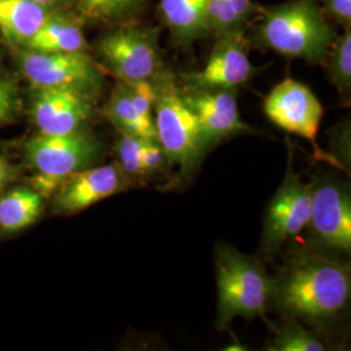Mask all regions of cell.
Instances as JSON below:
<instances>
[{
  "label": "cell",
  "mask_w": 351,
  "mask_h": 351,
  "mask_svg": "<svg viewBox=\"0 0 351 351\" xmlns=\"http://www.w3.org/2000/svg\"><path fill=\"white\" fill-rule=\"evenodd\" d=\"M78 12L94 21H112L137 12L145 0H75Z\"/></svg>",
  "instance_id": "603a6c76"
},
{
  "label": "cell",
  "mask_w": 351,
  "mask_h": 351,
  "mask_svg": "<svg viewBox=\"0 0 351 351\" xmlns=\"http://www.w3.org/2000/svg\"><path fill=\"white\" fill-rule=\"evenodd\" d=\"M350 295L349 264L314 251H295L274 278L271 302L287 316L316 324L342 313Z\"/></svg>",
  "instance_id": "6da1fadb"
},
{
  "label": "cell",
  "mask_w": 351,
  "mask_h": 351,
  "mask_svg": "<svg viewBox=\"0 0 351 351\" xmlns=\"http://www.w3.org/2000/svg\"><path fill=\"white\" fill-rule=\"evenodd\" d=\"M313 203V182L306 184L291 168L288 169L282 184L277 189L264 216L261 254L272 256L284 243L297 237L308 226Z\"/></svg>",
  "instance_id": "ba28073f"
},
{
  "label": "cell",
  "mask_w": 351,
  "mask_h": 351,
  "mask_svg": "<svg viewBox=\"0 0 351 351\" xmlns=\"http://www.w3.org/2000/svg\"><path fill=\"white\" fill-rule=\"evenodd\" d=\"M33 1H36L39 5H43V7L50 10V8H53V7L62 5V4L69 1V0H33Z\"/></svg>",
  "instance_id": "f546056e"
},
{
  "label": "cell",
  "mask_w": 351,
  "mask_h": 351,
  "mask_svg": "<svg viewBox=\"0 0 351 351\" xmlns=\"http://www.w3.org/2000/svg\"><path fill=\"white\" fill-rule=\"evenodd\" d=\"M254 11L251 0H207L210 29L216 37L242 30Z\"/></svg>",
  "instance_id": "ffe728a7"
},
{
  "label": "cell",
  "mask_w": 351,
  "mask_h": 351,
  "mask_svg": "<svg viewBox=\"0 0 351 351\" xmlns=\"http://www.w3.org/2000/svg\"><path fill=\"white\" fill-rule=\"evenodd\" d=\"M154 124L158 141L169 163L180 167L184 178H191L210 147L203 138L195 116L181 97L175 75L163 69L154 81Z\"/></svg>",
  "instance_id": "277c9868"
},
{
  "label": "cell",
  "mask_w": 351,
  "mask_h": 351,
  "mask_svg": "<svg viewBox=\"0 0 351 351\" xmlns=\"http://www.w3.org/2000/svg\"><path fill=\"white\" fill-rule=\"evenodd\" d=\"M326 73L339 90V95L346 101L350 99L351 90V30L345 29L343 34L335 37L324 62Z\"/></svg>",
  "instance_id": "44dd1931"
},
{
  "label": "cell",
  "mask_w": 351,
  "mask_h": 351,
  "mask_svg": "<svg viewBox=\"0 0 351 351\" xmlns=\"http://www.w3.org/2000/svg\"><path fill=\"white\" fill-rule=\"evenodd\" d=\"M160 13L177 43H191L211 33L207 0H160Z\"/></svg>",
  "instance_id": "9a60e30c"
},
{
  "label": "cell",
  "mask_w": 351,
  "mask_h": 351,
  "mask_svg": "<svg viewBox=\"0 0 351 351\" xmlns=\"http://www.w3.org/2000/svg\"><path fill=\"white\" fill-rule=\"evenodd\" d=\"M104 113L119 133L132 134L143 139H158L155 128L147 125L139 117L129 97L126 85L121 81L113 88Z\"/></svg>",
  "instance_id": "d6986e66"
},
{
  "label": "cell",
  "mask_w": 351,
  "mask_h": 351,
  "mask_svg": "<svg viewBox=\"0 0 351 351\" xmlns=\"http://www.w3.org/2000/svg\"><path fill=\"white\" fill-rule=\"evenodd\" d=\"M217 278L216 326L224 330L236 317H265L274 278L256 256L219 242L215 250Z\"/></svg>",
  "instance_id": "3957f363"
},
{
  "label": "cell",
  "mask_w": 351,
  "mask_h": 351,
  "mask_svg": "<svg viewBox=\"0 0 351 351\" xmlns=\"http://www.w3.org/2000/svg\"><path fill=\"white\" fill-rule=\"evenodd\" d=\"M129 178L119 164L85 168L66 177L53 193V208L64 215L81 213L126 188Z\"/></svg>",
  "instance_id": "5bb4252c"
},
{
  "label": "cell",
  "mask_w": 351,
  "mask_h": 351,
  "mask_svg": "<svg viewBox=\"0 0 351 351\" xmlns=\"http://www.w3.org/2000/svg\"><path fill=\"white\" fill-rule=\"evenodd\" d=\"M322 11L345 29L351 26V0H320Z\"/></svg>",
  "instance_id": "83f0119b"
},
{
  "label": "cell",
  "mask_w": 351,
  "mask_h": 351,
  "mask_svg": "<svg viewBox=\"0 0 351 351\" xmlns=\"http://www.w3.org/2000/svg\"><path fill=\"white\" fill-rule=\"evenodd\" d=\"M181 97L195 116L210 149L228 137L251 132L241 119L236 90L182 88Z\"/></svg>",
  "instance_id": "7c38bea8"
},
{
  "label": "cell",
  "mask_w": 351,
  "mask_h": 351,
  "mask_svg": "<svg viewBox=\"0 0 351 351\" xmlns=\"http://www.w3.org/2000/svg\"><path fill=\"white\" fill-rule=\"evenodd\" d=\"M263 108L269 121L280 129L307 139L316 151V159L341 167L333 156L326 155L317 145L324 108L307 85L293 78H285L265 97Z\"/></svg>",
  "instance_id": "52a82bcc"
},
{
  "label": "cell",
  "mask_w": 351,
  "mask_h": 351,
  "mask_svg": "<svg viewBox=\"0 0 351 351\" xmlns=\"http://www.w3.org/2000/svg\"><path fill=\"white\" fill-rule=\"evenodd\" d=\"M17 93L11 81L0 75V125L10 123L17 111Z\"/></svg>",
  "instance_id": "4316f807"
},
{
  "label": "cell",
  "mask_w": 351,
  "mask_h": 351,
  "mask_svg": "<svg viewBox=\"0 0 351 351\" xmlns=\"http://www.w3.org/2000/svg\"><path fill=\"white\" fill-rule=\"evenodd\" d=\"M50 13L33 0H0V33L11 43L24 45Z\"/></svg>",
  "instance_id": "e0dca14e"
},
{
  "label": "cell",
  "mask_w": 351,
  "mask_h": 351,
  "mask_svg": "<svg viewBox=\"0 0 351 351\" xmlns=\"http://www.w3.org/2000/svg\"><path fill=\"white\" fill-rule=\"evenodd\" d=\"M308 230L315 246L324 250L351 251V195L346 184L328 176L313 181Z\"/></svg>",
  "instance_id": "30bf717a"
},
{
  "label": "cell",
  "mask_w": 351,
  "mask_h": 351,
  "mask_svg": "<svg viewBox=\"0 0 351 351\" xmlns=\"http://www.w3.org/2000/svg\"><path fill=\"white\" fill-rule=\"evenodd\" d=\"M26 159L34 171L33 186L50 197L66 177L91 167L98 160L101 146L86 132L68 134H38L25 145Z\"/></svg>",
  "instance_id": "5b68a950"
},
{
  "label": "cell",
  "mask_w": 351,
  "mask_h": 351,
  "mask_svg": "<svg viewBox=\"0 0 351 351\" xmlns=\"http://www.w3.org/2000/svg\"><path fill=\"white\" fill-rule=\"evenodd\" d=\"M256 42L289 59L324 62L336 37L317 0H290L262 8Z\"/></svg>",
  "instance_id": "7a4b0ae2"
},
{
  "label": "cell",
  "mask_w": 351,
  "mask_h": 351,
  "mask_svg": "<svg viewBox=\"0 0 351 351\" xmlns=\"http://www.w3.org/2000/svg\"><path fill=\"white\" fill-rule=\"evenodd\" d=\"M98 55L121 82L154 81L163 71L158 27H125L101 38Z\"/></svg>",
  "instance_id": "8992f818"
},
{
  "label": "cell",
  "mask_w": 351,
  "mask_h": 351,
  "mask_svg": "<svg viewBox=\"0 0 351 351\" xmlns=\"http://www.w3.org/2000/svg\"><path fill=\"white\" fill-rule=\"evenodd\" d=\"M125 84V82H124ZM132 103L138 112L139 117L151 128L154 124V101H155V88L152 81H138L125 84Z\"/></svg>",
  "instance_id": "d4e9b609"
},
{
  "label": "cell",
  "mask_w": 351,
  "mask_h": 351,
  "mask_svg": "<svg viewBox=\"0 0 351 351\" xmlns=\"http://www.w3.org/2000/svg\"><path fill=\"white\" fill-rule=\"evenodd\" d=\"M276 330L275 339L267 350L271 351H324L326 345L317 335L301 326L297 319L290 316Z\"/></svg>",
  "instance_id": "7402d4cb"
},
{
  "label": "cell",
  "mask_w": 351,
  "mask_h": 351,
  "mask_svg": "<svg viewBox=\"0 0 351 351\" xmlns=\"http://www.w3.org/2000/svg\"><path fill=\"white\" fill-rule=\"evenodd\" d=\"M141 163L145 178L154 175H159L163 172L169 163L163 147L160 146L158 139H145L142 146V155H141Z\"/></svg>",
  "instance_id": "484cf974"
},
{
  "label": "cell",
  "mask_w": 351,
  "mask_h": 351,
  "mask_svg": "<svg viewBox=\"0 0 351 351\" xmlns=\"http://www.w3.org/2000/svg\"><path fill=\"white\" fill-rule=\"evenodd\" d=\"M93 95L71 88H37L32 114L40 134L59 136L81 130L93 116Z\"/></svg>",
  "instance_id": "4fadbf2b"
},
{
  "label": "cell",
  "mask_w": 351,
  "mask_h": 351,
  "mask_svg": "<svg viewBox=\"0 0 351 351\" xmlns=\"http://www.w3.org/2000/svg\"><path fill=\"white\" fill-rule=\"evenodd\" d=\"M19 64L34 88H71L95 95L101 75L85 51L77 52H19Z\"/></svg>",
  "instance_id": "9c48e42d"
},
{
  "label": "cell",
  "mask_w": 351,
  "mask_h": 351,
  "mask_svg": "<svg viewBox=\"0 0 351 351\" xmlns=\"http://www.w3.org/2000/svg\"><path fill=\"white\" fill-rule=\"evenodd\" d=\"M254 75L249 43L243 30L217 37L211 55L201 71L182 75L184 88L236 90Z\"/></svg>",
  "instance_id": "8fae6325"
},
{
  "label": "cell",
  "mask_w": 351,
  "mask_h": 351,
  "mask_svg": "<svg viewBox=\"0 0 351 351\" xmlns=\"http://www.w3.org/2000/svg\"><path fill=\"white\" fill-rule=\"evenodd\" d=\"M45 197L36 189L19 188L0 198V229L17 232L36 223Z\"/></svg>",
  "instance_id": "ac0fdd59"
},
{
  "label": "cell",
  "mask_w": 351,
  "mask_h": 351,
  "mask_svg": "<svg viewBox=\"0 0 351 351\" xmlns=\"http://www.w3.org/2000/svg\"><path fill=\"white\" fill-rule=\"evenodd\" d=\"M24 46L26 50L38 52H77L86 50L88 43L77 20L50 13Z\"/></svg>",
  "instance_id": "2e32d148"
},
{
  "label": "cell",
  "mask_w": 351,
  "mask_h": 351,
  "mask_svg": "<svg viewBox=\"0 0 351 351\" xmlns=\"http://www.w3.org/2000/svg\"><path fill=\"white\" fill-rule=\"evenodd\" d=\"M143 141L145 139L137 136L120 133V138L116 142L114 150L117 154V164L128 178H145L141 163Z\"/></svg>",
  "instance_id": "cb8c5ba5"
},
{
  "label": "cell",
  "mask_w": 351,
  "mask_h": 351,
  "mask_svg": "<svg viewBox=\"0 0 351 351\" xmlns=\"http://www.w3.org/2000/svg\"><path fill=\"white\" fill-rule=\"evenodd\" d=\"M10 175H11V169L8 164L0 158V188H3V185L10 180Z\"/></svg>",
  "instance_id": "f1b7e54d"
}]
</instances>
